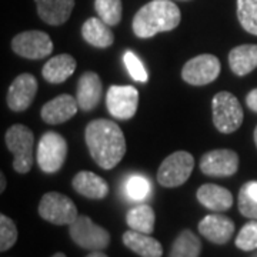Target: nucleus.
Instances as JSON below:
<instances>
[{
	"label": "nucleus",
	"instance_id": "nucleus-28",
	"mask_svg": "<svg viewBox=\"0 0 257 257\" xmlns=\"http://www.w3.org/2000/svg\"><path fill=\"white\" fill-rule=\"evenodd\" d=\"M236 246L244 251L257 250V220L248 221L241 227L236 237Z\"/></svg>",
	"mask_w": 257,
	"mask_h": 257
},
{
	"label": "nucleus",
	"instance_id": "nucleus-24",
	"mask_svg": "<svg viewBox=\"0 0 257 257\" xmlns=\"http://www.w3.org/2000/svg\"><path fill=\"white\" fill-rule=\"evenodd\" d=\"M126 221H127L128 227L132 230L152 234L155 230L156 214L149 204H140V206H136V207H133L127 211Z\"/></svg>",
	"mask_w": 257,
	"mask_h": 257
},
{
	"label": "nucleus",
	"instance_id": "nucleus-1",
	"mask_svg": "<svg viewBox=\"0 0 257 257\" xmlns=\"http://www.w3.org/2000/svg\"><path fill=\"white\" fill-rule=\"evenodd\" d=\"M84 139L93 160L104 170L116 167L126 153L124 135L111 120L90 121L84 130Z\"/></svg>",
	"mask_w": 257,
	"mask_h": 257
},
{
	"label": "nucleus",
	"instance_id": "nucleus-38",
	"mask_svg": "<svg viewBox=\"0 0 257 257\" xmlns=\"http://www.w3.org/2000/svg\"><path fill=\"white\" fill-rule=\"evenodd\" d=\"M254 143H256V147H257V126L254 128Z\"/></svg>",
	"mask_w": 257,
	"mask_h": 257
},
{
	"label": "nucleus",
	"instance_id": "nucleus-34",
	"mask_svg": "<svg viewBox=\"0 0 257 257\" xmlns=\"http://www.w3.org/2000/svg\"><path fill=\"white\" fill-rule=\"evenodd\" d=\"M243 189L247 192L250 197H253L254 200H257V182H248L243 186Z\"/></svg>",
	"mask_w": 257,
	"mask_h": 257
},
{
	"label": "nucleus",
	"instance_id": "nucleus-10",
	"mask_svg": "<svg viewBox=\"0 0 257 257\" xmlns=\"http://www.w3.org/2000/svg\"><path fill=\"white\" fill-rule=\"evenodd\" d=\"M220 60L213 55H199L190 59L182 69V77L192 86H206L220 74Z\"/></svg>",
	"mask_w": 257,
	"mask_h": 257
},
{
	"label": "nucleus",
	"instance_id": "nucleus-22",
	"mask_svg": "<svg viewBox=\"0 0 257 257\" xmlns=\"http://www.w3.org/2000/svg\"><path fill=\"white\" fill-rule=\"evenodd\" d=\"M82 36L89 45L97 49H106L114 42V35L109 25L100 18L87 19L82 26Z\"/></svg>",
	"mask_w": 257,
	"mask_h": 257
},
{
	"label": "nucleus",
	"instance_id": "nucleus-9",
	"mask_svg": "<svg viewBox=\"0 0 257 257\" xmlns=\"http://www.w3.org/2000/svg\"><path fill=\"white\" fill-rule=\"evenodd\" d=\"M12 49L16 55L25 59L39 60V59H45L53 52V42L45 32L29 30L13 37Z\"/></svg>",
	"mask_w": 257,
	"mask_h": 257
},
{
	"label": "nucleus",
	"instance_id": "nucleus-2",
	"mask_svg": "<svg viewBox=\"0 0 257 257\" xmlns=\"http://www.w3.org/2000/svg\"><path fill=\"white\" fill-rule=\"evenodd\" d=\"M180 9L170 0H152L135 15L132 28L140 39H149L162 32H170L180 23Z\"/></svg>",
	"mask_w": 257,
	"mask_h": 257
},
{
	"label": "nucleus",
	"instance_id": "nucleus-5",
	"mask_svg": "<svg viewBox=\"0 0 257 257\" xmlns=\"http://www.w3.org/2000/svg\"><path fill=\"white\" fill-rule=\"evenodd\" d=\"M67 156V143L62 135L46 132L37 145V165L42 172L53 175L64 165Z\"/></svg>",
	"mask_w": 257,
	"mask_h": 257
},
{
	"label": "nucleus",
	"instance_id": "nucleus-23",
	"mask_svg": "<svg viewBox=\"0 0 257 257\" xmlns=\"http://www.w3.org/2000/svg\"><path fill=\"white\" fill-rule=\"evenodd\" d=\"M231 72L237 76H246L257 67V45H241L231 49L229 53Z\"/></svg>",
	"mask_w": 257,
	"mask_h": 257
},
{
	"label": "nucleus",
	"instance_id": "nucleus-11",
	"mask_svg": "<svg viewBox=\"0 0 257 257\" xmlns=\"http://www.w3.org/2000/svg\"><path fill=\"white\" fill-rule=\"evenodd\" d=\"M107 111L119 120L132 119L139 106V92L133 86H110L106 94Z\"/></svg>",
	"mask_w": 257,
	"mask_h": 257
},
{
	"label": "nucleus",
	"instance_id": "nucleus-37",
	"mask_svg": "<svg viewBox=\"0 0 257 257\" xmlns=\"http://www.w3.org/2000/svg\"><path fill=\"white\" fill-rule=\"evenodd\" d=\"M52 257H66V254H63V253H56Z\"/></svg>",
	"mask_w": 257,
	"mask_h": 257
},
{
	"label": "nucleus",
	"instance_id": "nucleus-30",
	"mask_svg": "<svg viewBox=\"0 0 257 257\" xmlns=\"http://www.w3.org/2000/svg\"><path fill=\"white\" fill-rule=\"evenodd\" d=\"M123 62H124V66L127 69L128 74L132 76V79H135L139 83L147 82L149 74H147L146 69H145V66L142 63V60L132 50H127L123 55Z\"/></svg>",
	"mask_w": 257,
	"mask_h": 257
},
{
	"label": "nucleus",
	"instance_id": "nucleus-19",
	"mask_svg": "<svg viewBox=\"0 0 257 257\" xmlns=\"http://www.w3.org/2000/svg\"><path fill=\"white\" fill-rule=\"evenodd\" d=\"M73 189L79 194H82L92 200H101L109 194V186L104 179L94 175L93 172H79L73 177Z\"/></svg>",
	"mask_w": 257,
	"mask_h": 257
},
{
	"label": "nucleus",
	"instance_id": "nucleus-17",
	"mask_svg": "<svg viewBox=\"0 0 257 257\" xmlns=\"http://www.w3.org/2000/svg\"><path fill=\"white\" fill-rule=\"evenodd\" d=\"M37 15L52 26H59L67 22L74 8V0H35Z\"/></svg>",
	"mask_w": 257,
	"mask_h": 257
},
{
	"label": "nucleus",
	"instance_id": "nucleus-27",
	"mask_svg": "<svg viewBox=\"0 0 257 257\" xmlns=\"http://www.w3.org/2000/svg\"><path fill=\"white\" fill-rule=\"evenodd\" d=\"M99 18L109 26H116L121 19V0H94Z\"/></svg>",
	"mask_w": 257,
	"mask_h": 257
},
{
	"label": "nucleus",
	"instance_id": "nucleus-15",
	"mask_svg": "<svg viewBox=\"0 0 257 257\" xmlns=\"http://www.w3.org/2000/svg\"><path fill=\"white\" fill-rule=\"evenodd\" d=\"M79 109L77 100L70 94H60L42 107L40 116L47 124H60L70 120Z\"/></svg>",
	"mask_w": 257,
	"mask_h": 257
},
{
	"label": "nucleus",
	"instance_id": "nucleus-25",
	"mask_svg": "<svg viewBox=\"0 0 257 257\" xmlns=\"http://www.w3.org/2000/svg\"><path fill=\"white\" fill-rule=\"evenodd\" d=\"M200 251V239L190 230H183L175 240L169 257H199Z\"/></svg>",
	"mask_w": 257,
	"mask_h": 257
},
{
	"label": "nucleus",
	"instance_id": "nucleus-31",
	"mask_svg": "<svg viewBox=\"0 0 257 257\" xmlns=\"http://www.w3.org/2000/svg\"><path fill=\"white\" fill-rule=\"evenodd\" d=\"M126 192L133 200H143L146 199L147 194L150 192V184L145 177L142 176H133L127 180L126 184Z\"/></svg>",
	"mask_w": 257,
	"mask_h": 257
},
{
	"label": "nucleus",
	"instance_id": "nucleus-39",
	"mask_svg": "<svg viewBox=\"0 0 257 257\" xmlns=\"http://www.w3.org/2000/svg\"><path fill=\"white\" fill-rule=\"evenodd\" d=\"M251 257H257V250H256V253H254V254H253V256Z\"/></svg>",
	"mask_w": 257,
	"mask_h": 257
},
{
	"label": "nucleus",
	"instance_id": "nucleus-16",
	"mask_svg": "<svg viewBox=\"0 0 257 257\" xmlns=\"http://www.w3.org/2000/svg\"><path fill=\"white\" fill-rule=\"evenodd\" d=\"M103 86L100 77L94 72H86L79 77L76 100L79 109L83 111L93 110L101 99Z\"/></svg>",
	"mask_w": 257,
	"mask_h": 257
},
{
	"label": "nucleus",
	"instance_id": "nucleus-4",
	"mask_svg": "<svg viewBox=\"0 0 257 257\" xmlns=\"http://www.w3.org/2000/svg\"><path fill=\"white\" fill-rule=\"evenodd\" d=\"M213 123L220 133H233L241 126L243 123V107L234 94L230 92L217 93L213 101Z\"/></svg>",
	"mask_w": 257,
	"mask_h": 257
},
{
	"label": "nucleus",
	"instance_id": "nucleus-36",
	"mask_svg": "<svg viewBox=\"0 0 257 257\" xmlns=\"http://www.w3.org/2000/svg\"><path fill=\"white\" fill-rule=\"evenodd\" d=\"M0 182H2V186H0V192L3 193L5 192V189H6V180H5V175H3V173L0 175Z\"/></svg>",
	"mask_w": 257,
	"mask_h": 257
},
{
	"label": "nucleus",
	"instance_id": "nucleus-6",
	"mask_svg": "<svg viewBox=\"0 0 257 257\" xmlns=\"http://www.w3.org/2000/svg\"><path fill=\"white\" fill-rule=\"evenodd\" d=\"M194 167V157L184 150L172 153L157 170V182L165 187H177L189 180Z\"/></svg>",
	"mask_w": 257,
	"mask_h": 257
},
{
	"label": "nucleus",
	"instance_id": "nucleus-14",
	"mask_svg": "<svg viewBox=\"0 0 257 257\" xmlns=\"http://www.w3.org/2000/svg\"><path fill=\"white\" fill-rule=\"evenodd\" d=\"M199 231L214 244H226L234 233V223L227 216L209 214L199 223Z\"/></svg>",
	"mask_w": 257,
	"mask_h": 257
},
{
	"label": "nucleus",
	"instance_id": "nucleus-7",
	"mask_svg": "<svg viewBox=\"0 0 257 257\" xmlns=\"http://www.w3.org/2000/svg\"><path fill=\"white\" fill-rule=\"evenodd\" d=\"M39 214L42 219L57 226L72 224L79 217L76 204L67 196L57 192H49L42 197Z\"/></svg>",
	"mask_w": 257,
	"mask_h": 257
},
{
	"label": "nucleus",
	"instance_id": "nucleus-18",
	"mask_svg": "<svg viewBox=\"0 0 257 257\" xmlns=\"http://www.w3.org/2000/svg\"><path fill=\"white\" fill-rule=\"evenodd\" d=\"M197 200L211 211H226L233 204V194L221 186L207 183L199 187Z\"/></svg>",
	"mask_w": 257,
	"mask_h": 257
},
{
	"label": "nucleus",
	"instance_id": "nucleus-32",
	"mask_svg": "<svg viewBox=\"0 0 257 257\" xmlns=\"http://www.w3.org/2000/svg\"><path fill=\"white\" fill-rule=\"evenodd\" d=\"M239 210L244 217L257 220V200L250 197L243 187L239 192Z\"/></svg>",
	"mask_w": 257,
	"mask_h": 257
},
{
	"label": "nucleus",
	"instance_id": "nucleus-21",
	"mask_svg": "<svg viewBox=\"0 0 257 257\" xmlns=\"http://www.w3.org/2000/svg\"><path fill=\"white\" fill-rule=\"evenodd\" d=\"M76 70V60L73 56L63 53L52 57L47 60L46 64L42 69V74L45 80L53 84H59L67 80Z\"/></svg>",
	"mask_w": 257,
	"mask_h": 257
},
{
	"label": "nucleus",
	"instance_id": "nucleus-20",
	"mask_svg": "<svg viewBox=\"0 0 257 257\" xmlns=\"http://www.w3.org/2000/svg\"><path fill=\"white\" fill-rule=\"evenodd\" d=\"M123 243L132 251L140 257H162L163 247L160 241L150 237L146 233H140L136 230H130L123 234Z\"/></svg>",
	"mask_w": 257,
	"mask_h": 257
},
{
	"label": "nucleus",
	"instance_id": "nucleus-35",
	"mask_svg": "<svg viewBox=\"0 0 257 257\" xmlns=\"http://www.w3.org/2000/svg\"><path fill=\"white\" fill-rule=\"evenodd\" d=\"M86 257H107L104 253H101L100 250H96V251H92L89 256H86Z\"/></svg>",
	"mask_w": 257,
	"mask_h": 257
},
{
	"label": "nucleus",
	"instance_id": "nucleus-33",
	"mask_svg": "<svg viewBox=\"0 0 257 257\" xmlns=\"http://www.w3.org/2000/svg\"><path fill=\"white\" fill-rule=\"evenodd\" d=\"M246 104L248 106V109L257 113V89H253L251 92L246 96Z\"/></svg>",
	"mask_w": 257,
	"mask_h": 257
},
{
	"label": "nucleus",
	"instance_id": "nucleus-12",
	"mask_svg": "<svg viewBox=\"0 0 257 257\" xmlns=\"http://www.w3.org/2000/svg\"><path fill=\"white\" fill-rule=\"evenodd\" d=\"M239 169V156L229 149H219L204 153L200 160V170L206 176L229 177Z\"/></svg>",
	"mask_w": 257,
	"mask_h": 257
},
{
	"label": "nucleus",
	"instance_id": "nucleus-3",
	"mask_svg": "<svg viewBox=\"0 0 257 257\" xmlns=\"http://www.w3.org/2000/svg\"><path fill=\"white\" fill-rule=\"evenodd\" d=\"M6 146L13 155V169L26 175L33 165V132L25 124H13L5 135Z\"/></svg>",
	"mask_w": 257,
	"mask_h": 257
},
{
	"label": "nucleus",
	"instance_id": "nucleus-29",
	"mask_svg": "<svg viewBox=\"0 0 257 257\" xmlns=\"http://www.w3.org/2000/svg\"><path fill=\"white\" fill-rule=\"evenodd\" d=\"M18 240V229L13 220L6 214L0 216V250H9Z\"/></svg>",
	"mask_w": 257,
	"mask_h": 257
},
{
	"label": "nucleus",
	"instance_id": "nucleus-8",
	"mask_svg": "<svg viewBox=\"0 0 257 257\" xmlns=\"http://www.w3.org/2000/svg\"><path fill=\"white\" fill-rule=\"evenodd\" d=\"M69 233L77 246L92 251L104 250L110 243L109 231L94 224L87 216H79L72 224H69Z\"/></svg>",
	"mask_w": 257,
	"mask_h": 257
},
{
	"label": "nucleus",
	"instance_id": "nucleus-26",
	"mask_svg": "<svg viewBox=\"0 0 257 257\" xmlns=\"http://www.w3.org/2000/svg\"><path fill=\"white\" fill-rule=\"evenodd\" d=\"M237 19L241 28L257 36V0H237Z\"/></svg>",
	"mask_w": 257,
	"mask_h": 257
},
{
	"label": "nucleus",
	"instance_id": "nucleus-13",
	"mask_svg": "<svg viewBox=\"0 0 257 257\" xmlns=\"http://www.w3.org/2000/svg\"><path fill=\"white\" fill-rule=\"evenodd\" d=\"M37 93V80L33 74L23 73L12 82L8 92L10 110L23 111L33 103Z\"/></svg>",
	"mask_w": 257,
	"mask_h": 257
}]
</instances>
